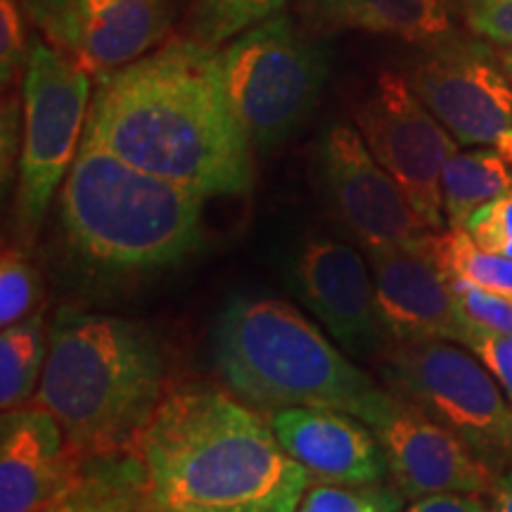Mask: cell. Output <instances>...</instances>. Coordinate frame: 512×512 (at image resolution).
<instances>
[{
	"instance_id": "34",
	"label": "cell",
	"mask_w": 512,
	"mask_h": 512,
	"mask_svg": "<svg viewBox=\"0 0 512 512\" xmlns=\"http://www.w3.org/2000/svg\"><path fill=\"white\" fill-rule=\"evenodd\" d=\"M498 57H501L503 69H505V72H508L510 81H512V46H510V48H505V50H501V53H498Z\"/></svg>"
},
{
	"instance_id": "28",
	"label": "cell",
	"mask_w": 512,
	"mask_h": 512,
	"mask_svg": "<svg viewBox=\"0 0 512 512\" xmlns=\"http://www.w3.org/2000/svg\"><path fill=\"white\" fill-rule=\"evenodd\" d=\"M465 230L477 245L512 259V190L479 209Z\"/></svg>"
},
{
	"instance_id": "11",
	"label": "cell",
	"mask_w": 512,
	"mask_h": 512,
	"mask_svg": "<svg viewBox=\"0 0 512 512\" xmlns=\"http://www.w3.org/2000/svg\"><path fill=\"white\" fill-rule=\"evenodd\" d=\"M320 171L332 214L366 252L408 245L432 233L401 185L377 162L358 128L337 124L325 133Z\"/></svg>"
},
{
	"instance_id": "26",
	"label": "cell",
	"mask_w": 512,
	"mask_h": 512,
	"mask_svg": "<svg viewBox=\"0 0 512 512\" xmlns=\"http://www.w3.org/2000/svg\"><path fill=\"white\" fill-rule=\"evenodd\" d=\"M27 12L19 0H0V81L8 88L19 69H27L31 48Z\"/></svg>"
},
{
	"instance_id": "21",
	"label": "cell",
	"mask_w": 512,
	"mask_h": 512,
	"mask_svg": "<svg viewBox=\"0 0 512 512\" xmlns=\"http://www.w3.org/2000/svg\"><path fill=\"white\" fill-rule=\"evenodd\" d=\"M422 247L444 275H456L482 290L512 299V259L477 245L467 230H432L422 238Z\"/></svg>"
},
{
	"instance_id": "22",
	"label": "cell",
	"mask_w": 512,
	"mask_h": 512,
	"mask_svg": "<svg viewBox=\"0 0 512 512\" xmlns=\"http://www.w3.org/2000/svg\"><path fill=\"white\" fill-rule=\"evenodd\" d=\"M287 0H192L190 38L219 48L247 29L280 15Z\"/></svg>"
},
{
	"instance_id": "14",
	"label": "cell",
	"mask_w": 512,
	"mask_h": 512,
	"mask_svg": "<svg viewBox=\"0 0 512 512\" xmlns=\"http://www.w3.org/2000/svg\"><path fill=\"white\" fill-rule=\"evenodd\" d=\"M422 238L368 249L382 325L392 342L448 339L463 344L467 320L444 271L422 247Z\"/></svg>"
},
{
	"instance_id": "12",
	"label": "cell",
	"mask_w": 512,
	"mask_h": 512,
	"mask_svg": "<svg viewBox=\"0 0 512 512\" xmlns=\"http://www.w3.org/2000/svg\"><path fill=\"white\" fill-rule=\"evenodd\" d=\"M373 432L384 448L396 489L413 501L437 494L482 496L498 477L496 467L456 432L396 396Z\"/></svg>"
},
{
	"instance_id": "1",
	"label": "cell",
	"mask_w": 512,
	"mask_h": 512,
	"mask_svg": "<svg viewBox=\"0 0 512 512\" xmlns=\"http://www.w3.org/2000/svg\"><path fill=\"white\" fill-rule=\"evenodd\" d=\"M83 143L202 197L242 195L254 181V147L228 100L219 53L195 38L100 76Z\"/></svg>"
},
{
	"instance_id": "10",
	"label": "cell",
	"mask_w": 512,
	"mask_h": 512,
	"mask_svg": "<svg viewBox=\"0 0 512 512\" xmlns=\"http://www.w3.org/2000/svg\"><path fill=\"white\" fill-rule=\"evenodd\" d=\"M356 128L420 219L432 230H444L441 174L458 152V140L418 98L411 81L396 72L377 76L358 105Z\"/></svg>"
},
{
	"instance_id": "19",
	"label": "cell",
	"mask_w": 512,
	"mask_h": 512,
	"mask_svg": "<svg viewBox=\"0 0 512 512\" xmlns=\"http://www.w3.org/2000/svg\"><path fill=\"white\" fill-rule=\"evenodd\" d=\"M512 190V159L491 147L456 152L441 174L446 228L465 230L467 221L489 202Z\"/></svg>"
},
{
	"instance_id": "16",
	"label": "cell",
	"mask_w": 512,
	"mask_h": 512,
	"mask_svg": "<svg viewBox=\"0 0 512 512\" xmlns=\"http://www.w3.org/2000/svg\"><path fill=\"white\" fill-rule=\"evenodd\" d=\"M264 415L285 451L318 482L368 486L389 475L380 439L354 415L332 408H275Z\"/></svg>"
},
{
	"instance_id": "5",
	"label": "cell",
	"mask_w": 512,
	"mask_h": 512,
	"mask_svg": "<svg viewBox=\"0 0 512 512\" xmlns=\"http://www.w3.org/2000/svg\"><path fill=\"white\" fill-rule=\"evenodd\" d=\"M202 195L81 143L60 190V221L83 259L112 271L178 264L202 242Z\"/></svg>"
},
{
	"instance_id": "18",
	"label": "cell",
	"mask_w": 512,
	"mask_h": 512,
	"mask_svg": "<svg viewBox=\"0 0 512 512\" xmlns=\"http://www.w3.org/2000/svg\"><path fill=\"white\" fill-rule=\"evenodd\" d=\"M456 0H299V15L311 31H366L408 43L453 34Z\"/></svg>"
},
{
	"instance_id": "30",
	"label": "cell",
	"mask_w": 512,
	"mask_h": 512,
	"mask_svg": "<svg viewBox=\"0 0 512 512\" xmlns=\"http://www.w3.org/2000/svg\"><path fill=\"white\" fill-rule=\"evenodd\" d=\"M31 22L46 34L57 48L69 53L74 43V17L79 0H19Z\"/></svg>"
},
{
	"instance_id": "17",
	"label": "cell",
	"mask_w": 512,
	"mask_h": 512,
	"mask_svg": "<svg viewBox=\"0 0 512 512\" xmlns=\"http://www.w3.org/2000/svg\"><path fill=\"white\" fill-rule=\"evenodd\" d=\"M171 24L169 0H79L69 55L100 79L152 53Z\"/></svg>"
},
{
	"instance_id": "25",
	"label": "cell",
	"mask_w": 512,
	"mask_h": 512,
	"mask_svg": "<svg viewBox=\"0 0 512 512\" xmlns=\"http://www.w3.org/2000/svg\"><path fill=\"white\" fill-rule=\"evenodd\" d=\"M446 278L467 323L482 330L512 335V299L482 290V287L467 283L463 278H456V275H446Z\"/></svg>"
},
{
	"instance_id": "13",
	"label": "cell",
	"mask_w": 512,
	"mask_h": 512,
	"mask_svg": "<svg viewBox=\"0 0 512 512\" xmlns=\"http://www.w3.org/2000/svg\"><path fill=\"white\" fill-rule=\"evenodd\" d=\"M294 290L344 349L375 358L389 347L370 264L351 245L309 240L292 266Z\"/></svg>"
},
{
	"instance_id": "24",
	"label": "cell",
	"mask_w": 512,
	"mask_h": 512,
	"mask_svg": "<svg viewBox=\"0 0 512 512\" xmlns=\"http://www.w3.org/2000/svg\"><path fill=\"white\" fill-rule=\"evenodd\" d=\"M399 498L377 484H316L306 489L297 512H396Z\"/></svg>"
},
{
	"instance_id": "32",
	"label": "cell",
	"mask_w": 512,
	"mask_h": 512,
	"mask_svg": "<svg viewBox=\"0 0 512 512\" xmlns=\"http://www.w3.org/2000/svg\"><path fill=\"white\" fill-rule=\"evenodd\" d=\"M403 512H491L472 494H437L418 498Z\"/></svg>"
},
{
	"instance_id": "23",
	"label": "cell",
	"mask_w": 512,
	"mask_h": 512,
	"mask_svg": "<svg viewBox=\"0 0 512 512\" xmlns=\"http://www.w3.org/2000/svg\"><path fill=\"white\" fill-rule=\"evenodd\" d=\"M41 299V278L29 256L17 247H5L0 259V328L27 320Z\"/></svg>"
},
{
	"instance_id": "29",
	"label": "cell",
	"mask_w": 512,
	"mask_h": 512,
	"mask_svg": "<svg viewBox=\"0 0 512 512\" xmlns=\"http://www.w3.org/2000/svg\"><path fill=\"white\" fill-rule=\"evenodd\" d=\"M463 347L470 349L484 363L512 403V335L482 330L467 323Z\"/></svg>"
},
{
	"instance_id": "31",
	"label": "cell",
	"mask_w": 512,
	"mask_h": 512,
	"mask_svg": "<svg viewBox=\"0 0 512 512\" xmlns=\"http://www.w3.org/2000/svg\"><path fill=\"white\" fill-rule=\"evenodd\" d=\"M24 121V107H19L17 95H5L3 98V183L8 185V178L12 176V166H15V159L22 152V131H19V124Z\"/></svg>"
},
{
	"instance_id": "4",
	"label": "cell",
	"mask_w": 512,
	"mask_h": 512,
	"mask_svg": "<svg viewBox=\"0 0 512 512\" xmlns=\"http://www.w3.org/2000/svg\"><path fill=\"white\" fill-rule=\"evenodd\" d=\"M214 363L254 408H332L373 427L394 394L354 366L297 306L273 297L235 299L221 313Z\"/></svg>"
},
{
	"instance_id": "8",
	"label": "cell",
	"mask_w": 512,
	"mask_h": 512,
	"mask_svg": "<svg viewBox=\"0 0 512 512\" xmlns=\"http://www.w3.org/2000/svg\"><path fill=\"white\" fill-rule=\"evenodd\" d=\"M93 76L64 50L31 43L22 86V152L15 214L24 242L36 238L48 204L67 178L91 107Z\"/></svg>"
},
{
	"instance_id": "9",
	"label": "cell",
	"mask_w": 512,
	"mask_h": 512,
	"mask_svg": "<svg viewBox=\"0 0 512 512\" xmlns=\"http://www.w3.org/2000/svg\"><path fill=\"white\" fill-rule=\"evenodd\" d=\"M458 145L512 159V81L482 38L456 31L422 46L406 76Z\"/></svg>"
},
{
	"instance_id": "27",
	"label": "cell",
	"mask_w": 512,
	"mask_h": 512,
	"mask_svg": "<svg viewBox=\"0 0 512 512\" xmlns=\"http://www.w3.org/2000/svg\"><path fill=\"white\" fill-rule=\"evenodd\" d=\"M456 10L472 36L512 46V0H456Z\"/></svg>"
},
{
	"instance_id": "20",
	"label": "cell",
	"mask_w": 512,
	"mask_h": 512,
	"mask_svg": "<svg viewBox=\"0 0 512 512\" xmlns=\"http://www.w3.org/2000/svg\"><path fill=\"white\" fill-rule=\"evenodd\" d=\"M50 332L43 313L5 328L0 335V406L15 411L34 401L46 370Z\"/></svg>"
},
{
	"instance_id": "6",
	"label": "cell",
	"mask_w": 512,
	"mask_h": 512,
	"mask_svg": "<svg viewBox=\"0 0 512 512\" xmlns=\"http://www.w3.org/2000/svg\"><path fill=\"white\" fill-rule=\"evenodd\" d=\"M219 60L235 117L261 155L306 124L330 72L325 48L283 12L233 38Z\"/></svg>"
},
{
	"instance_id": "2",
	"label": "cell",
	"mask_w": 512,
	"mask_h": 512,
	"mask_svg": "<svg viewBox=\"0 0 512 512\" xmlns=\"http://www.w3.org/2000/svg\"><path fill=\"white\" fill-rule=\"evenodd\" d=\"M152 512H297L309 472L230 389L166 394L136 448Z\"/></svg>"
},
{
	"instance_id": "3",
	"label": "cell",
	"mask_w": 512,
	"mask_h": 512,
	"mask_svg": "<svg viewBox=\"0 0 512 512\" xmlns=\"http://www.w3.org/2000/svg\"><path fill=\"white\" fill-rule=\"evenodd\" d=\"M166 396V356L138 320L62 309L31 406L60 422L83 458L128 456Z\"/></svg>"
},
{
	"instance_id": "7",
	"label": "cell",
	"mask_w": 512,
	"mask_h": 512,
	"mask_svg": "<svg viewBox=\"0 0 512 512\" xmlns=\"http://www.w3.org/2000/svg\"><path fill=\"white\" fill-rule=\"evenodd\" d=\"M377 370L387 392L456 432L486 463L496 470L512 465V403L463 344L389 342Z\"/></svg>"
},
{
	"instance_id": "15",
	"label": "cell",
	"mask_w": 512,
	"mask_h": 512,
	"mask_svg": "<svg viewBox=\"0 0 512 512\" xmlns=\"http://www.w3.org/2000/svg\"><path fill=\"white\" fill-rule=\"evenodd\" d=\"M83 458L38 406L3 413L0 512H53L83 477Z\"/></svg>"
},
{
	"instance_id": "33",
	"label": "cell",
	"mask_w": 512,
	"mask_h": 512,
	"mask_svg": "<svg viewBox=\"0 0 512 512\" xmlns=\"http://www.w3.org/2000/svg\"><path fill=\"white\" fill-rule=\"evenodd\" d=\"M489 496L491 512H512V467H508L505 472H498Z\"/></svg>"
}]
</instances>
